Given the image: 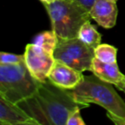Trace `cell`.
Segmentation results:
<instances>
[{"instance_id":"obj_12","label":"cell","mask_w":125,"mask_h":125,"mask_svg":"<svg viewBox=\"0 0 125 125\" xmlns=\"http://www.w3.org/2000/svg\"><path fill=\"white\" fill-rule=\"evenodd\" d=\"M33 43L53 54L57 44V36L53 30L44 31L35 36Z\"/></svg>"},{"instance_id":"obj_10","label":"cell","mask_w":125,"mask_h":125,"mask_svg":"<svg viewBox=\"0 0 125 125\" xmlns=\"http://www.w3.org/2000/svg\"><path fill=\"white\" fill-rule=\"evenodd\" d=\"M90 71L99 79L115 86L120 83L125 77V75L120 72L117 62L107 63L99 60L96 57L93 60Z\"/></svg>"},{"instance_id":"obj_15","label":"cell","mask_w":125,"mask_h":125,"mask_svg":"<svg viewBox=\"0 0 125 125\" xmlns=\"http://www.w3.org/2000/svg\"><path fill=\"white\" fill-rule=\"evenodd\" d=\"M81 108H76L70 115L67 120L66 125H85L83 118L81 115Z\"/></svg>"},{"instance_id":"obj_19","label":"cell","mask_w":125,"mask_h":125,"mask_svg":"<svg viewBox=\"0 0 125 125\" xmlns=\"http://www.w3.org/2000/svg\"><path fill=\"white\" fill-rule=\"evenodd\" d=\"M113 1H115V2H116V1H117V0H113Z\"/></svg>"},{"instance_id":"obj_14","label":"cell","mask_w":125,"mask_h":125,"mask_svg":"<svg viewBox=\"0 0 125 125\" xmlns=\"http://www.w3.org/2000/svg\"><path fill=\"white\" fill-rule=\"evenodd\" d=\"M25 62V56L15 53L2 52L0 53V63L4 64H17Z\"/></svg>"},{"instance_id":"obj_9","label":"cell","mask_w":125,"mask_h":125,"mask_svg":"<svg viewBox=\"0 0 125 125\" xmlns=\"http://www.w3.org/2000/svg\"><path fill=\"white\" fill-rule=\"evenodd\" d=\"M117 5L113 0H95L89 10L92 19L106 29L112 28L117 19Z\"/></svg>"},{"instance_id":"obj_5","label":"cell","mask_w":125,"mask_h":125,"mask_svg":"<svg viewBox=\"0 0 125 125\" xmlns=\"http://www.w3.org/2000/svg\"><path fill=\"white\" fill-rule=\"evenodd\" d=\"M53 55L55 60L60 61L82 73L90 71L93 60L95 57L94 49L87 46L78 37L71 39L57 37V44Z\"/></svg>"},{"instance_id":"obj_18","label":"cell","mask_w":125,"mask_h":125,"mask_svg":"<svg viewBox=\"0 0 125 125\" xmlns=\"http://www.w3.org/2000/svg\"><path fill=\"white\" fill-rule=\"evenodd\" d=\"M42 2V4H51V3L54 2L55 0H40Z\"/></svg>"},{"instance_id":"obj_7","label":"cell","mask_w":125,"mask_h":125,"mask_svg":"<svg viewBox=\"0 0 125 125\" xmlns=\"http://www.w3.org/2000/svg\"><path fill=\"white\" fill-rule=\"evenodd\" d=\"M0 124L1 125H40L18 104L0 96Z\"/></svg>"},{"instance_id":"obj_13","label":"cell","mask_w":125,"mask_h":125,"mask_svg":"<svg viewBox=\"0 0 125 125\" xmlns=\"http://www.w3.org/2000/svg\"><path fill=\"white\" fill-rule=\"evenodd\" d=\"M95 57L107 63H115L116 61L117 49L108 44H100L94 49Z\"/></svg>"},{"instance_id":"obj_3","label":"cell","mask_w":125,"mask_h":125,"mask_svg":"<svg viewBox=\"0 0 125 125\" xmlns=\"http://www.w3.org/2000/svg\"><path fill=\"white\" fill-rule=\"evenodd\" d=\"M52 22V30L58 38L78 37L82 26L92 19L89 10L81 3L73 0H55L43 4Z\"/></svg>"},{"instance_id":"obj_4","label":"cell","mask_w":125,"mask_h":125,"mask_svg":"<svg viewBox=\"0 0 125 125\" xmlns=\"http://www.w3.org/2000/svg\"><path fill=\"white\" fill-rule=\"evenodd\" d=\"M40 82L30 72L26 62L0 63V96L15 104L32 96Z\"/></svg>"},{"instance_id":"obj_17","label":"cell","mask_w":125,"mask_h":125,"mask_svg":"<svg viewBox=\"0 0 125 125\" xmlns=\"http://www.w3.org/2000/svg\"><path fill=\"white\" fill-rule=\"evenodd\" d=\"M116 87H117L119 90L123 91V92L125 94V77H124V79L120 82V83H118L117 85H116Z\"/></svg>"},{"instance_id":"obj_1","label":"cell","mask_w":125,"mask_h":125,"mask_svg":"<svg viewBox=\"0 0 125 125\" xmlns=\"http://www.w3.org/2000/svg\"><path fill=\"white\" fill-rule=\"evenodd\" d=\"M18 104L40 125H66L70 115L76 108H83L70 89L58 87L49 79L40 82L36 92Z\"/></svg>"},{"instance_id":"obj_2","label":"cell","mask_w":125,"mask_h":125,"mask_svg":"<svg viewBox=\"0 0 125 125\" xmlns=\"http://www.w3.org/2000/svg\"><path fill=\"white\" fill-rule=\"evenodd\" d=\"M112 85L95 75H84L82 82L70 91L75 100L83 108L92 103L99 104L105 109L107 116L115 124L125 125V102Z\"/></svg>"},{"instance_id":"obj_8","label":"cell","mask_w":125,"mask_h":125,"mask_svg":"<svg viewBox=\"0 0 125 125\" xmlns=\"http://www.w3.org/2000/svg\"><path fill=\"white\" fill-rule=\"evenodd\" d=\"M83 77L82 72L71 68L60 61L55 60L48 79L58 87L72 89L82 82Z\"/></svg>"},{"instance_id":"obj_16","label":"cell","mask_w":125,"mask_h":125,"mask_svg":"<svg viewBox=\"0 0 125 125\" xmlns=\"http://www.w3.org/2000/svg\"><path fill=\"white\" fill-rule=\"evenodd\" d=\"M73 1H76V2L81 3V4H83L87 10H90L95 0H73Z\"/></svg>"},{"instance_id":"obj_11","label":"cell","mask_w":125,"mask_h":125,"mask_svg":"<svg viewBox=\"0 0 125 125\" xmlns=\"http://www.w3.org/2000/svg\"><path fill=\"white\" fill-rule=\"evenodd\" d=\"M78 38L87 46L93 49H95L101 44V34L90 21H86L82 26L78 33Z\"/></svg>"},{"instance_id":"obj_6","label":"cell","mask_w":125,"mask_h":125,"mask_svg":"<svg viewBox=\"0 0 125 125\" xmlns=\"http://www.w3.org/2000/svg\"><path fill=\"white\" fill-rule=\"evenodd\" d=\"M25 62L32 75L39 81L47 80L55 62L54 55L33 43L26 45Z\"/></svg>"}]
</instances>
